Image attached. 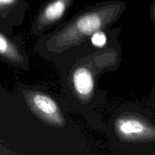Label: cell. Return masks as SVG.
I'll return each instance as SVG.
<instances>
[{"instance_id": "obj_4", "label": "cell", "mask_w": 155, "mask_h": 155, "mask_svg": "<svg viewBox=\"0 0 155 155\" xmlns=\"http://www.w3.org/2000/svg\"><path fill=\"white\" fill-rule=\"evenodd\" d=\"M72 82L76 93L82 100H88L93 93L95 80L88 68L80 67L73 73Z\"/></svg>"}, {"instance_id": "obj_5", "label": "cell", "mask_w": 155, "mask_h": 155, "mask_svg": "<svg viewBox=\"0 0 155 155\" xmlns=\"http://www.w3.org/2000/svg\"><path fill=\"white\" fill-rule=\"evenodd\" d=\"M71 0H53L42 12L38 18V27L43 28L58 21L64 14Z\"/></svg>"}, {"instance_id": "obj_6", "label": "cell", "mask_w": 155, "mask_h": 155, "mask_svg": "<svg viewBox=\"0 0 155 155\" xmlns=\"http://www.w3.org/2000/svg\"><path fill=\"white\" fill-rule=\"evenodd\" d=\"M0 59L12 63H20L23 60L18 47L2 31H0Z\"/></svg>"}, {"instance_id": "obj_8", "label": "cell", "mask_w": 155, "mask_h": 155, "mask_svg": "<svg viewBox=\"0 0 155 155\" xmlns=\"http://www.w3.org/2000/svg\"><path fill=\"white\" fill-rule=\"evenodd\" d=\"M150 16H151L153 24L155 26V1L151 5V9H150Z\"/></svg>"}, {"instance_id": "obj_10", "label": "cell", "mask_w": 155, "mask_h": 155, "mask_svg": "<svg viewBox=\"0 0 155 155\" xmlns=\"http://www.w3.org/2000/svg\"><path fill=\"white\" fill-rule=\"evenodd\" d=\"M0 153H1V150H0Z\"/></svg>"}, {"instance_id": "obj_7", "label": "cell", "mask_w": 155, "mask_h": 155, "mask_svg": "<svg viewBox=\"0 0 155 155\" xmlns=\"http://www.w3.org/2000/svg\"><path fill=\"white\" fill-rule=\"evenodd\" d=\"M91 42L92 45L96 47L101 48L104 46L107 43V36L105 33L101 31V30L95 31L91 35Z\"/></svg>"}, {"instance_id": "obj_2", "label": "cell", "mask_w": 155, "mask_h": 155, "mask_svg": "<svg viewBox=\"0 0 155 155\" xmlns=\"http://www.w3.org/2000/svg\"><path fill=\"white\" fill-rule=\"evenodd\" d=\"M115 132L124 142H155V125L140 115L124 114L115 121Z\"/></svg>"}, {"instance_id": "obj_9", "label": "cell", "mask_w": 155, "mask_h": 155, "mask_svg": "<svg viewBox=\"0 0 155 155\" xmlns=\"http://www.w3.org/2000/svg\"><path fill=\"white\" fill-rule=\"evenodd\" d=\"M151 100H152L153 103L155 105V85L154 86V89H153V92H152V95H151Z\"/></svg>"}, {"instance_id": "obj_1", "label": "cell", "mask_w": 155, "mask_h": 155, "mask_svg": "<svg viewBox=\"0 0 155 155\" xmlns=\"http://www.w3.org/2000/svg\"><path fill=\"white\" fill-rule=\"evenodd\" d=\"M120 10V5H109L80 15L50 39V49L60 52L80 43L95 31L113 22Z\"/></svg>"}, {"instance_id": "obj_3", "label": "cell", "mask_w": 155, "mask_h": 155, "mask_svg": "<svg viewBox=\"0 0 155 155\" xmlns=\"http://www.w3.org/2000/svg\"><path fill=\"white\" fill-rule=\"evenodd\" d=\"M24 97L33 113L45 124L58 128L64 127L65 120L60 107L51 97L38 92H27Z\"/></svg>"}]
</instances>
